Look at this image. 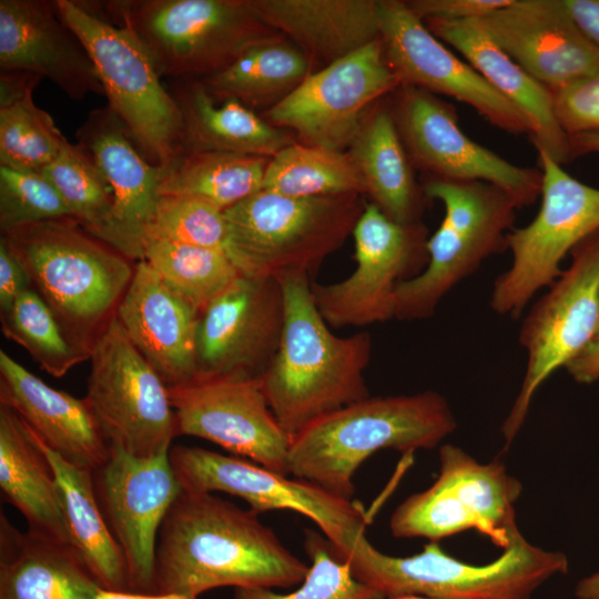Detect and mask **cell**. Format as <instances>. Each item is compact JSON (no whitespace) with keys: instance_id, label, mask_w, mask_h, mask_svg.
<instances>
[{"instance_id":"cell-48","label":"cell","mask_w":599,"mask_h":599,"mask_svg":"<svg viewBox=\"0 0 599 599\" xmlns=\"http://www.w3.org/2000/svg\"><path fill=\"white\" fill-rule=\"evenodd\" d=\"M572 18L599 48V0H565Z\"/></svg>"},{"instance_id":"cell-31","label":"cell","mask_w":599,"mask_h":599,"mask_svg":"<svg viewBox=\"0 0 599 599\" xmlns=\"http://www.w3.org/2000/svg\"><path fill=\"white\" fill-rule=\"evenodd\" d=\"M0 489L4 500L24 517L29 532L71 546L53 468L33 430L3 405Z\"/></svg>"},{"instance_id":"cell-20","label":"cell","mask_w":599,"mask_h":599,"mask_svg":"<svg viewBox=\"0 0 599 599\" xmlns=\"http://www.w3.org/2000/svg\"><path fill=\"white\" fill-rule=\"evenodd\" d=\"M379 38L402 84L470 105L494 126L532 133L529 119L476 69L451 53L400 0H378Z\"/></svg>"},{"instance_id":"cell-16","label":"cell","mask_w":599,"mask_h":599,"mask_svg":"<svg viewBox=\"0 0 599 599\" xmlns=\"http://www.w3.org/2000/svg\"><path fill=\"white\" fill-rule=\"evenodd\" d=\"M400 85L378 38L311 73L262 118L302 144L343 151L358 134L369 105Z\"/></svg>"},{"instance_id":"cell-44","label":"cell","mask_w":599,"mask_h":599,"mask_svg":"<svg viewBox=\"0 0 599 599\" xmlns=\"http://www.w3.org/2000/svg\"><path fill=\"white\" fill-rule=\"evenodd\" d=\"M552 95L557 121L569 136L599 132V67Z\"/></svg>"},{"instance_id":"cell-23","label":"cell","mask_w":599,"mask_h":599,"mask_svg":"<svg viewBox=\"0 0 599 599\" xmlns=\"http://www.w3.org/2000/svg\"><path fill=\"white\" fill-rule=\"evenodd\" d=\"M0 70L49 79L77 101L104 94L89 51L55 0H0Z\"/></svg>"},{"instance_id":"cell-6","label":"cell","mask_w":599,"mask_h":599,"mask_svg":"<svg viewBox=\"0 0 599 599\" xmlns=\"http://www.w3.org/2000/svg\"><path fill=\"white\" fill-rule=\"evenodd\" d=\"M366 204L355 193L293 197L261 190L224 211L225 253L245 276H311L353 234Z\"/></svg>"},{"instance_id":"cell-49","label":"cell","mask_w":599,"mask_h":599,"mask_svg":"<svg viewBox=\"0 0 599 599\" xmlns=\"http://www.w3.org/2000/svg\"><path fill=\"white\" fill-rule=\"evenodd\" d=\"M94 599H193L174 593H143L132 591H116L101 588Z\"/></svg>"},{"instance_id":"cell-45","label":"cell","mask_w":599,"mask_h":599,"mask_svg":"<svg viewBox=\"0 0 599 599\" xmlns=\"http://www.w3.org/2000/svg\"><path fill=\"white\" fill-rule=\"evenodd\" d=\"M512 0H408L406 6L423 21L478 19L506 7Z\"/></svg>"},{"instance_id":"cell-5","label":"cell","mask_w":599,"mask_h":599,"mask_svg":"<svg viewBox=\"0 0 599 599\" xmlns=\"http://www.w3.org/2000/svg\"><path fill=\"white\" fill-rule=\"evenodd\" d=\"M335 555L349 565L357 580L384 598L531 599L541 585L569 568L564 552L534 546L520 532L486 565L458 560L447 555L438 541H429L413 556H389L365 535L348 550Z\"/></svg>"},{"instance_id":"cell-14","label":"cell","mask_w":599,"mask_h":599,"mask_svg":"<svg viewBox=\"0 0 599 599\" xmlns=\"http://www.w3.org/2000/svg\"><path fill=\"white\" fill-rule=\"evenodd\" d=\"M169 458L183 490L233 495L257 514L276 509L301 514L318 526L335 554L365 535L367 519L359 504L309 481L196 446L174 445Z\"/></svg>"},{"instance_id":"cell-28","label":"cell","mask_w":599,"mask_h":599,"mask_svg":"<svg viewBox=\"0 0 599 599\" xmlns=\"http://www.w3.org/2000/svg\"><path fill=\"white\" fill-rule=\"evenodd\" d=\"M257 17L324 67L379 38L378 0H250Z\"/></svg>"},{"instance_id":"cell-33","label":"cell","mask_w":599,"mask_h":599,"mask_svg":"<svg viewBox=\"0 0 599 599\" xmlns=\"http://www.w3.org/2000/svg\"><path fill=\"white\" fill-rule=\"evenodd\" d=\"M37 437L54 471L71 546L102 588L129 591L126 562L100 508L92 471L67 463Z\"/></svg>"},{"instance_id":"cell-2","label":"cell","mask_w":599,"mask_h":599,"mask_svg":"<svg viewBox=\"0 0 599 599\" xmlns=\"http://www.w3.org/2000/svg\"><path fill=\"white\" fill-rule=\"evenodd\" d=\"M281 283L285 319L274 359L261 377L267 403L292 438L321 417L369 396L364 372L372 336H336L317 309L311 276L290 273Z\"/></svg>"},{"instance_id":"cell-25","label":"cell","mask_w":599,"mask_h":599,"mask_svg":"<svg viewBox=\"0 0 599 599\" xmlns=\"http://www.w3.org/2000/svg\"><path fill=\"white\" fill-rule=\"evenodd\" d=\"M200 314L145 261H139L114 317L135 348L171 388L199 376L196 335Z\"/></svg>"},{"instance_id":"cell-21","label":"cell","mask_w":599,"mask_h":599,"mask_svg":"<svg viewBox=\"0 0 599 599\" xmlns=\"http://www.w3.org/2000/svg\"><path fill=\"white\" fill-rule=\"evenodd\" d=\"M284 319L280 281L241 274L200 314L199 375L261 378L278 349Z\"/></svg>"},{"instance_id":"cell-13","label":"cell","mask_w":599,"mask_h":599,"mask_svg":"<svg viewBox=\"0 0 599 599\" xmlns=\"http://www.w3.org/2000/svg\"><path fill=\"white\" fill-rule=\"evenodd\" d=\"M548 288L530 307L519 331L527 365L501 426L506 445L522 427L537 389L582 352L599 326V231L571 251L570 265Z\"/></svg>"},{"instance_id":"cell-4","label":"cell","mask_w":599,"mask_h":599,"mask_svg":"<svg viewBox=\"0 0 599 599\" xmlns=\"http://www.w3.org/2000/svg\"><path fill=\"white\" fill-rule=\"evenodd\" d=\"M1 241L23 266L69 339L90 354L114 315L135 265L88 233L74 219L26 225Z\"/></svg>"},{"instance_id":"cell-30","label":"cell","mask_w":599,"mask_h":599,"mask_svg":"<svg viewBox=\"0 0 599 599\" xmlns=\"http://www.w3.org/2000/svg\"><path fill=\"white\" fill-rule=\"evenodd\" d=\"M171 93L182 116V151L272 159L295 143L291 131L270 124L236 100L217 105L201 80H175Z\"/></svg>"},{"instance_id":"cell-22","label":"cell","mask_w":599,"mask_h":599,"mask_svg":"<svg viewBox=\"0 0 599 599\" xmlns=\"http://www.w3.org/2000/svg\"><path fill=\"white\" fill-rule=\"evenodd\" d=\"M490 40L551 92L593 72L599 48L565 0H512L475 19Z\"/></svg>"},{"instance_id":"cell-46","label":"cell","mask_w":599,"mask_h":599,"mask_svg":"<svg viewBox=\"0 0 599 599\" xmlns=\"http://www.w3.org/2000/svg\"><path fill=\"white\" fill-rule=\"evenodd\" d=\"M29 288L30 280L23 266L0 240V313L8 312L17 298Z\"/></svg>"},{"instance_id":"cell-38","label":"cell","mask_w":599,"mask_h":599,"mask_svg":"<svg viewBox=\"0 0 599 599\" xmlns=\"http://www.w3.org/2000/svg\"><path fill=\"white\" fill-rule=\"evenodd\" d=\"M142 261L200 312L241 275L223 250L167 240L148 241Z\"/></svg>"},{"instance_id":"cell-17","label":"cell","mask_w":599,"mask_h":599,"mask_svg":"<svg viewBox=\"0 0 599 599\" xmlns=\"http://www.w3.org/2000/svg\"><path fill=\"white\" fill-rule=\"evenodd\" d=\"M392 109L412 163L429 177L484 181L500 186L519 209L541 192L540 169L522 167L471 140L459 126L456 110L435 94L402 84Z\"/></svg>"},{"instance_id":"cell-18","label":"cell","mask_w":599,"mask_h":599,"mask_svg":"<svg viewBox=\"0 0 599 599\" xmlns=\"http://www.w3.org/2000/svg\"><path fill=\"white\" fill-rule=\"evenodd\" d=\"M167 393L179 435L206 439L290 476L291 437L273 414L261 378L199 375Z\"/></svg>"},{"instance_id":"cell-19","label":"cell","mask_w":599,"mask_h":599,"mask_svg":"<svg viewBox=\"0 0 599 599\" xmlns=\"http://www.w3.org/2000/svg\"><path fill=\"white\" fill-rule=\"evenodd\" d=\"M92 476L100 508L126 562L129 591L154 593L159 531L182 491L169 453L138 457L110 447Z\"/></svg>"},{"instance_id":"cell-51","label":"cell","mask_w":599,"mask_h":599,"mask_svg":"<svg viewBox=\"0 0 599 599\" xmlns=\"http://www.w3.org/2000/svg\"><path fill=\"white\" fill-rule=\"evenodd\" d=\"M575 595L578 599H599V571L579 580Z\"/></svg>"},{"instance_id":"cell-8","label":"cell","mask_w":599,"mask_h":599,"mask_svg":"<svg viewBox=\"0 0 599 599\" xmlns=\"http://www.w3.org/2000/svg\"><path fill=\"white\" fill-rule=\"evenodd\" d=\"M423 190L427 199L444 204L445 214L428 237L425 268L396 287L395 318L399 321L429 318L457 284L485 260L506 251L519 210L507 191L489 182L428 177Z\"/></svg>"},{"instance_id":"cell-47","label":"cell","mask_w":599,"mask_h":599,"mask_svg":"<svg viewBox=\"0 0 599 599\" xmlns=\"http://www.w3.org/2000/svg\"><path fill=\"white\" fill-rule=\"evenodd\" d=\"M565 368L579 384H592L599 379V326L588 345Z\"/></svg>"},{"instance_id":"cell-40","label":"cell","mask_w":599,"mask_h":599,"mask_svg":"<svg viewBox=\"0 0 599 599\" xmlns=\"http://www.w3.org/2000/svg\"><path fill=\"white\" fill-rule=\"evenodd\" d=\"M3 335L24 348L45 373L64 376L72 367L90 358L77 347L60 326L54 314L33 290L23 292L1 314Z\"/></svg>"},{"instance_id":"cell-43","label":"cell","mask_w":599,"mask_h":599,"mask_svg":"<svg viewBox=\"0 0 599 599\" xmlns=\"http://www.w3.org/2000/svg\"><path fill=\"white\" fill-rule=\"evenodd\" d=\"M60 219L73 217L44 175L0 165L1 233Z\"/></svg>"},{"instance_id":"cell-41","label":"cell","mask_w":599,"mask_h":599,"mask_svg":"<svg viewBox=\"0 0 599 599\" xmlns=\"http://www.w3.org/2000/svg\"><path fill=\"white\" fill-rule=\"evenodd\" d=\"M305 551L311 560L304 581L288 593L268 588H236L234 599H383L376 590L357 580L349 565L332 550L328 540L305 530Z\"/></svg>"},{"instance_id":"cell-42","label":"cell","mask_w":599,"mask_h":599,"mask_svg":"<svg viewBox=\"0 0 599 599\" xmlns=\"http://www.w3.org/2000/svg\"><path fill=\"white\" fill-rule=\"evenodd\" d=\"M154 238L225 251L224 211L193 196H160L146 242Z\"/></svg>"},{"instance_id":"cell-34","label":"cell","mask_w":599,"mask_h":599,"mask_svg":"<svg viewBox=\"0 0 599 599\" xmlns=\"http://www.w3.org/2000/svg\"><path fill=\"white\" fill-rule=\"evenodd\" d=\"M313 65L282 35L251 47L227 68L201 81L216 102L236 100L251 110L267 111L313 73Z\"/></svg>"},{"instance_id":"cell-15","label":"cell","mask_w":599,"mask_h":599,"mask_svg":"<svg viewBox=\"0 0 599 599\" xmlns=\"http://www.w3.org/2000/svg\"><path fill=\"white\" fill-rule=\"evenodd\" d=\"M352 235L356 267L351 275L326 285L312 282L315 305L334 328L395 318L396 287L428 262L427 229L396 223L373 203L366 204Z\"/></svg>"},{"instance_id":"cell-12","label":"cell","mask_w":599,"mask_h":599,"mask_svg":"<svg viewBox=\"0 0 599 599\" xmlns=\"http://www.w3.org/2000/svg\"><path fill=\"white\" fill-rule=\"evenodd\" d=\"M89 361L83 398L109 446L138 457L169 453L179 433L167 387L114 315L94 339Z\"/></svg>"},{"instance_id":"cell-1","label":"cell","mask_w":599,"mask_h":599,"mask_svg":"<svg viewBox=\"0 0 599 599\" xmlns=\"http://www.w3.org/2000/svg\"><path fill=\"white\" fill-rule=\"evenodd\" d=\"M308 569L257 512L182 489L159 531L154 593L197 599L221 587L288 589Z\"/></svg>"},{"instance_id":"cell-35","label":"cell","mask_w":599,"mask_h":599,"mask_svg":"<svg viewBox=\"0 0 599 599\" xmlns=\"http://www.w3.org/2000/svg\"><path fill=\"white\" fill-rule=\"evenodd\" d=\"M41 79L28 72L0 74V165L41 174L69 142L33 102Z\"/></svg>"},{"instance_id":"cell-37","label":"cell","mask_w":599,"mask_h":599,"mask_svg":"<svg viewBox=\"0 0 599 599\" xmlns=\"http://www.w3.org/2000/svg\"><path fill=\"white\" fill-rule=\"evenodd\" d=\"M262 190L293 197L367 193L348 152L297 142L270 160Z\"/></svg>"},{"instance_id":"cell-9","label":"cell","mask_w":599,"mask_h":599,"mask_svg":"<svg viewBox=\"0 0 599 599\" xmlns=\"http://www.w3.org/2000/svg\"><path fill=\"white\" fill-rule=\"evenodd\" d=\"M55 6L89 51L108 106L125 124L141 153L155 165H170L182 152V116L143 44L89 2L55 0Z\"/></svg>"},{"instance_id":"cell-50","label":"cell","mask_w":599,"mask_h":599,"mask_svg":"<svg viewBox=\"0 0 599 599\" xmlns=\"http://www.w3.org/2000/svg\"><path fill=\"white\" fill-rule=\"evenodd\" d=\"M572 158L587 153H599V132L570 135Z\"/></svg>"},{"instance_id":"cell-26","label":"cell","mask_w":599,"mask_h":599,"mask_svg":"<svg viewBox=\"0 0 599 599\" xmlns=\"http://www.w3.org/2000/svg\"><path fill=\"white\" fill-rule=\"evenodd\" d=\"M0 405L75 467L93 471L109 456L110 446L84 398L51 387L4 351H0Z\"/></svg>"},{"instance_id":"cell-24","label":"cell","mask_w":599,"mask_h":599,"mask_svg":"<svg viewBox=\"0 0 599 599\" xmlns=\"http://www.w3.org/2000/svg\"><path fill=\"white\" fill-rule=\"evenodd\" d=\"M77 138L113 190V248L131 261H142L160 199L162 167L141 153L108 105L89 113Z\"/></svg>"},{"instance_id":"cell-36","label":"cell","mask_w":599,"mask_h":599,"mask_svg":"<svg viewBox=\"0 0 599 599\" xmlns=\"http://www.w3.org/2000/svg\"><path fill=\"white\" fill-rule=\"evenodd\" d=\"M271 159L225 152L182 151L162 167L159 193L193 196L225 211L262 190Z\"/></svg>"},{"instance_id":"cell-11","label":"cell","mask_w":599,"mask_h":599,"mask_svg":"<svg viewBox=\"0 0 599 599\" xmlns=\"http://www.w3.org/2000/svg\"><path fill=\"white\" fill-rule=\"evenodd\" d=\"M522 486L504 464L479 463L464 449H439V474L432 486L406 498L393 512L389 529L396 538L438 541L476 529L506 548L520 532L515 504Z\"/></svg>"},{"instance_id":"cell-10","label":"cell","mask_w":599,"mask_h":599,"mask_svg":"<svg viewBox=\"0 0 599 599\" xmlns=\"http://www.w3.org/2000/svg\"><path fill=\"white\" fill-rule=\"evenodd\" d=\"M538 152L541 205L535 219L507 234L509 268L494 282L490 307L519 318L539 290L561 274L567 253L599 231V189L568 174L544 151Z\"/></svg>"},{"instance_id":"cell-27","label":"cell","mask_w":599,"mask_h":599,"mask_svg":"<svg viewBox=\"0 0 599 599\" xmlns=\"http://www.w3.org/2000/svg\"><path fill=\"white\" fill-rule=\"evenodd\" d=\"M428 30L457 49L500 94L515 104L532 125L530 139L559 164L571 155L570 138L557 121L552 92L535 80L498 45L475 19L425 20Z\"/></svg>"},{"instance_id":"cell-3","label":"cell","mask_w":599,"mask_h":599,"mask_svg":"<svg viewBox=\"0 0 599 599\" xmlns=\"http://www.w3.org/2000/svg\"><path fill=\"white\" fill-rule=\"evenodd\" d=\"M457 426L437 392L368 396L315 420L291 438L288 474L353 499L358 467L380 449L436 447Z\"/></svg>"},{"instance_id":"cell-52","label":"cell","mask_w":599,"mask_h":599,"mask_svg":"<svg viewBox=\"0 0 599 599\" xmlns=\"http://www.w3.org/2000/svg\"><path fill=\"white\" fill-rule=\"evenodd\" d=\"M383 599H432V598L419 597V596H398V597H390V598H383Z\"/></svg>"},{"instance_id":"cell-32","label":"cell","mask_w":599,"mask_h":599,"mask_svg":"<svg viewBox=\"0 0 599 599\" xmlns=\"http://www.w3.org/2000/svg\"><path fill=\"white\" fill-rule=\"evenodd\" d=\"M349 148L370 203L396 223H420L427 196L415 180L392 109L379 105L367 113Z\"/></svg>"},{"instance_id":"cell-39","label":"cell","mask_w":599,"mask_h":599,"mask_svg":"<svg viewBox=\"0 0 599 599\" xmlns=\"http://www.w3.org/2000/svg\"><path fill=\"white\" fill-rule=\"evenodd\" d=\"M58 190L72 217L91 235L113 247V190L90 153L68 142L41 173Z\"/></svg>"},{"instance_id":"cell-7","label":"cell","mask_w":599,"mask_h":599,"mask_svg":"<svg viewBox=\"0 0 599 599\" xmlns=\"http://www.w3.org/2000/svg\"><path fill=\"white\" fill-rule=\"evenodd\" d=\"M95 10L129 29L159 75L202 80L251 47L282 37L254 12L250 0H113Z\"/></svg>"},{"instance_id":"cell-29","label":"cell","mask_w":599,"mask_h":599,"mask_svg":"<svg viewBox=\"0 0 599 599\" xmlns=\"http://www.w3.org/2000/svg\"><path fill=\"white\" fill-rule=\"evenodd\" d=\"M102 587L70 546L0 515V599H94Z\"/></svg>"}]
</instances>
